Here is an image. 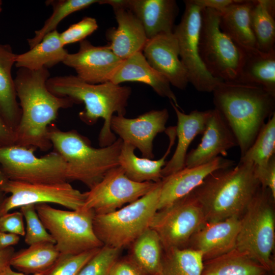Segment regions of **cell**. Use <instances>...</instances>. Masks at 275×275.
Returning a JSON list of instances; mask_svg holds the SVG:
<instances>
[{
  "instance_id": "cell-1",
  "label": "cell",
  "mask_w": 275,
  "mask_h": 275,
  "mask_svg": "<svg viewBox=\"0 0 275 275\" xmlns=\"http://www.w3.org/2000/svg\"><path fill=\"white\" fill-rule=\"evenodd\" d=\"M50 77L47 68L31 70L19 68L14 79L21 115L15 131V144L42 151L52 145L48 138L49 126L61 108L71 107L74 101L69 97H58L47 89Z\"/></svg>"
},
{
  "instance_id": "cell-2",
  "label": "cell",
  "mask_w": 275,
  "mask_h": 275,
  "mask_svg": "<svg viewBox=\"0 0 275 275\" xmlns=\"http://www.w3.org/2000/svg\"><path fill=\"white\" fill-rule=\"evenodd\" d=\"M212 93L214 108L234 133L241 157L255 140L266 120L275 113V96L260 86L236 81H222Z\"/></svg>"
},
{
  "instance_id": "cell-3",
  "label": "cell",
  "mask_w": 275,
  "mask_h": 275,
  "mask_svg": "<svg viewBox=\"0 0 275 275\" xmlns=\"http://www.w3.org/2000/svg\"><path fill=\"white\" fill-rule=\"evenodd\" d=\"M46 86L56 96L69 97L75 103H84L85 109L79 112V118L87 125L94 124L99 118L103 119L98 138L101 147L108 146L117 140L111 130V120L115 113L118 116L126 114L130 87L111 81L89 84L73 75L49 77Z\"/></svg>"
},
{
  "instance_id": "cell-4",
  "label": "cell",
  "mask_w": 275,
  "mask_h": 275,
  "mask_svg": "<svg viewBox=\"0 0 275 275\" xmlns=\"http://www.w3.org/2000/svg\"><path fill=\"white\" fill-rule=\"evenodd\" d=\"M254 169L252 162H239L235 167L217 170L190 193L206 222L241 217L260 186Z\"/></svg>"
},
{
  "instance_id": "cell-5",
  "label": "cell",
  "mask_w": 275,
  "mask_h": 275,
  "mask_svg": "<svg viewBox=\"0 0 275 275\" xmlns=\"http://www.w3.org/2000/svg\"><path fill=\"white\" fill-rule=\"evenodd\" d=\"M48 138L66 163L68 181H80L90 189L119 166L123 144L120 138L108 146L96 148L77 131H62L53 124L48 127Z\"/></svg>"
},
{
  "instance_id": "cell-6",
  "label": "cell",
  "mask_w": 275,
  "mask_h": 275,
  "mask_svg": "<svg viewBox=\"0 0 275 275\" xmlns=\"http://www.w3.org/2000/svg\"><path fill=\"white\" fill-rule=\"evenodd\" d=\"M274 198L261 186L240 217L236 249L274 272L272 253L275 243Z\"/></svg>"
},
{
  "instance_id": "cell-7",
  "label": "cell",
  "mask_w": 275,
  "mask_h": 275,
  "mask_svg": "<svg viewBox=\"0 0 275 275\" xmlns=\"http://www.w3.org/2000/svg\"><path fill=\"white\" fill-rule=\"evenodd\" d=\"M161 184V180L144 196L115 211L94 215V231L103 245L122 250L150 228L157 211Z\"/></svg>"
},
{
  "instance_id": "cell-8",
  "label": "cell",
  "mask_w": 275,
  "mask_h": 275,
  "mask_svg": "<svg viewBox=\"0 0 275 275\" xmlns=\"http://www.w3.org/2000/svg\"><path fill=\"white\" fill-rule=\"evenodd\" d=\"M219 15L214 10L202 9L200 57L213 77L222 81H236L244 60V51L221 31Z\"/></svg>"
},
{
  "instance_id": "cell-9",
  "label": "cell",
  "mask_w": 275,
  "mask_h": 275,
  "mask_svg": "<svg viewBox=\"0 0 275 275\" xmlns=\"http://www.w3.org/2000/svg\"><path fill=\"white\" fill-rule=\"evenodd\" d=\"M35 209L60 254L76 255L103 245L94 231L92 210H64L46 203L36 204Z\"/></svg>"
},
{
  "instance_id": "cell-10",
  "label": "cell",
  "mask_w": 275,
  "mask_h": 275,
  "mask_svg": "<svg viewBox=\"0 0 275 275\" xmlns=\"http://www.w3.org/2000/svg\"><path fill=\"white\" fill-rule=\"evenodd\" d=\"M36 149L17 145L0 147V166L9 180L30 183L68 182L67 165L53 151L38 157Z\"/></svg>"
},
{
  "instance_id": "cell-11",
  "label": "cell",
  "mask_w": 275,
  "mask_h": 275,
  "mask_svg": "<svg viewBox=\"0 0 275 275\" xmlns=\"http://www.w3.org/2000/svg\"><path fill=\"white\" fill-rule=\"evenodd\" d=\"M206 222L202 209L189 194L157 210L150 228L159 236L163 250L187 248L193 235Z\"/></svg>"
},
{
  "instance_id": "cell-12",
  "label": "cell",
  "mask_w": 275,
  "mask_h": 275,
  "mask_svg": "<svg viewBox=\"0 0 275 275\" xmlns=\"http://www.w3.org/2000/svg\"><path fill=\"white\" fill-rule=\"evenodd\" d=\"M184 2V13L173 30L178 44L180 59L186 70L189 82L199 92H212L222 81L210 75L200 57L199 41L202 9L194 0Z\"/></svg>"
},
{
  "instance_id": "cell-13",
  "label": "cell",
  "mask_w": 275,
  "mask_h": 275,
  "mask_svg": "<svg viewBox=\"0 0 275 275\" xmlns=\"http://www.w3.org/2000/svg\"><path fill=\"white\" fill-rule=\"evenodd\" d=\"M2 190L10 196L0 204V216L28 204L53 203L71 210L81 209L86 193L74 188L68 182L59 183H30L7 179Z\"/></svg>"
},
{
  "instance_id": "cell-14",
  "label": "cell",
  "mask_w": 275,
  "mask_h": 275,
  "mask_svg": "<svg viewBox=\"0 0 275 275\" xmlns=\"http://www.w3.org/2000/svg\"><path fill=\"white\" fill-rule=\"evenodd\" d=\"M157 182H138L130 179L119 166L108 172L103 178L86 193L81 208L95 214L115 211L147 194Z\"/></svg>"
},
{
  "instance_id": "cell-15",
  "label": "cell",
  "mask_w": 275,
  "mask_h": 275,
  "mask_svg": "<svg viewBox=\"0 0 275 275\" xmlns=\"http://www.w3.org/2000/svg\"><path fill=\"white\" fill-rule=\"evenodd\" d=\"M169 117L167 108L152 110L132 119L114 115L111 128L123 142L138 148L144 157L152 159L154 156V139L157 134L165 131Z\"/></svg>"
},
{
  "instance_id": "cell-16",
  "label": "cell",
  "mask_w": 275,
  "mask_h": 275,
  "mask_svg": "<svg viewBox=\"0 0 275 275\" xmlns=\"http://www.w3.org/2000/svg\"><path fill=\"white\" fill-rule=\"evenodd\" d=\"M123 61L107 45L97 46L84 40L78 51L68 53L63 63L74 69L83 81L99 84L110 81Z\"/></svg>"
},
{
  "instance_id": "cell-17",
  "label": "cell",
  "mask_w": 275,
  "mask_h": 275,
  "mask_svg": "<svg viewBox=\"0 0 275 275\" xmlns=\"http://www.w3.org/2000/svg\"><path fill=\"white\" fill-rule=\"evenodd\" d=\"M142 51L149 64L164 75L171 85L181 90L186 89L189 83L187 73L180 60L173 32L148 39Z\"/></svg>"
},
{
  "instance_id": "cell-18",
  "label": "cell",
  "mask_w": 275,
  "mask_h": 275,
  "mask_svg": "<svg viewBox=\"0 0 275 275\" xmlns=\"http://www.w3.org/2000/svg\"><path fill=\"white\" fill-rule=\"evenodd\" d=\"M201 142L187 154L185 167L207 163L219 155L226 156L229 149L238 146L237 139L222 115L210 109Z\"/></svg>"
},
{
  "instance_id": "cell-19",
  "label": "cell",
  "mask_w": 275,
  "mask_h": 275,
  "mask_svg": "<svg viewBox=\"0 0 275 275\" xmlns=\"http://www.w3.org/2000/svg\"><path fill=\"white\" fill-rule=\"evenodd\" d=\"M234 161L218 156L197 166L183 169L161 180L157 210L166 208L190 194L213 172L231 167Z\"/></svg>"
},
{
  "instance_id": "cell-20",
  "label": "cell",
  "mask_w": 275,
  "mask_h": 275,
  "mask_svg": "<svg viewBox=\"0 0 275 275\" xmlns=\"http://www.w3.org/2000/svg\"><path fill=\"white\" fill-rule=\"evenodd\" d=\"M240 217L233 216L217 222H206L191 237L187 248L200 252L203 261L236 249Z\"/></svg>"
},
{
  "instance_id": "cell-21",
  "label": "cell",
  "mask_w": 275,
  "mask_h": 275,
  "mask_svg": "<svg viewBox=\"0 0 275 275\" xmlns=\"http://www.w3.org/2000/svg\"><path fill=\"white\" fill-rule=\"evenodd\" d=\"M113 10L118 26L106 32V38L109 41L107 46L124 60L142 51L148 39L142 24L130 10L124 7Z\"/></svg>"
},
{
  "instance_id": "cell-22",
  "label": "cell",
  "mask_w": 275,
  "mask_h": 275,
  "mask_svg": "<svg viewBox=\"0 0 275 275\" xmlns=\"http://www.w3.org/2000/svg\"><path fill=\"white\" fill-rule=\"evenodd\" d=\"M130 10L142 24L147 38L173 32L178 7L174 0H128Z\"/></svg>"
},
{
  "instance_id": "cell-23",
  "label": "cell",
  "mask_w": 275,
  "mask_h": 275,
  "mask_svg": "<svg viewBox=\"0 0 275 275\" xmlns=\"http://www.w3.org/2000/svg\"><path fill=\"white\" fill-rule=\"evenodd\" d=\"M170 103L177 118L175 127L178 140L173 156L162 169L163 178L185 167L188 147L198 135L203 134L210 113V109L205 111L196 109L186 114L175 106L173 102L170 101Z\"/></svg>"
},
{
  "instance_id": "cell-24",
  "label": "cell",
  "mask_w": 275,
  "mask_h": 275,
  "mask_svg": "<svg viewBox=\"0 0 275 275\" xmlns=\"http://www.w3.org/2000/svg\"><path fill=\"white\" fill-rule=\"evenodd\" d=\"M110 81L116 85L126 81L144 83L150 86L159 96L168 98L179 107L170 82L149 64L142 51L137 52L124 60Z\"/></svg>"
},
{
  "instance_id": "cell-25",
  "label": "cell",
  "mask_w": 275,
  "mask_h": 275,
  "mask_svg": "<svg viewBox=\"0 0 275 275\" xmlns=\"http://www.w3.org/2000/svg\"><path fill=\"white\" fill-rule=\"evenodd\" d=\"M164 132L169 140V145L164 155L157 160L136 156V148L128 143L123 142L119 156V166L128 178L138 182H158L162 180V169L167 163L166 159L176 139L175 126L167 128Z\"/></svg>"
},
{
  "instance_id": "cell-26",
  "label": "cell",
  "mask_w": 275,
  "mask_h": 275,
  "mask_svg": "<svg viewBox=\"0 0 275 275\" xmlns=\"http://www.w3.org/2000/svg\"><path fill=\"white\" fill-rule=\"evenodd\" d=\"M254 1L238 0L219 15V28L242 49L256 48L251 28L250 12Z\"/></svg>"
},
{
  "instance_id": "cell-27",
  "label": "cell",
  "mask_w": 275,
  "mask_h": 275,
  "mask_svg": "<svg viewBox=\"0 0 275 275\" xmlns=\"http://www.w3.org/2000/svg\"><path fill=\"white\" fill-rule=\"evenodd\" d=\"M16 56L10 45L0 43V112L14 131L21 115L11 73Z\"/></svg>"
},
{
  "instance_id": "cell-28",
  "label": "cell",
  "mask_w": 275,
  "mask_h": 275,
  "mask_svg": "<svg viewBox=\"0 0 275 275\" xmlns=\"http://www.w3.org/2000/svg\"><path fill=\"white\" fill-rule=\"evenodd\" d=\"M243 49L244 60L236 82L260 86L275 96V50Z\"/></svg>"
},
{
  "instance_id": "cell-29",
  "label": "cell",
  "mask_w": 275,
  "mask_h": 275,
  "mask_svg": "<svg viewBox=\"0 0 275 275\" xmlns=\"http://www.w3.org/2000/svg\"><path fill=\"white\" fill-rule=\"evenodd\" d=\"M68 53L61 42L60 33L56 30L46 34L29 51L16 54L15 65L18 68L31 70L48 69L63 63Z\"/></svg>"
},
{
  "instance_id": "cell-30",
  "label": "cell",
  "mask_w": 275,
  "mask_h": 275,
  "mask_svg": "<svg viewBox=\"0 0 275 275\" xmlns=\"http://www.w3.org/2000/svg\"><path fill=\"white\" fill-rule=\"evenodd\" d=\"M269 273L263 266L235 249L204 261L201 275H267Z\"/></svg>"
},
{
  "instance_id": "cell-31",
  "label": "cell",
  "mask_w": 275,
  "mask_h": 275,
  "mask_svg": "<svg viewBox=\"0 0 275 275\" xmlns=\"http://www.w3.org/2000/svg\"><path fill=\"white\" fill-rule=\"evenodd\" d=\"M60 255L54 243H37L14 253L10 265L25 274L40 273L50 269Z\"/></svg>"
},
{
  "instance_id": "cell-32",
  "label": "cell",
  "mask_w": 275,
  "mask_h": 275,
  "mask_svg": "<svg viewBox=\"0 0 275 275\" xmlns=\"http://www.w3.org/2000/svg\"><path fill=\"white\" fill-rule=\"evenodd\" d=\"M129 257L146 275H159L163 248L157 234L150 228L130 245Z\"/></svg>"
},
{
  "instance_id": "cell-33",
  "label": "cell",
  "mask_w": 275,
  "mask_h": 275,
  "mask_svg": "<svg viewBox=\"0 0 275 275\" xmlns=\"http://www.w3.org/2000/svg\"><path fill=\"white\" fill-rule=\"evenodd\" d=\"M275 1H254L250 12L251 28L257 48L264 52L275 50Z\"/></svg>"
},
{
  "instance_id": "cell-34",
  "label": "cell",
  "mask_w": 275,
  "mask_h": 275,
  "mask_svg": "<svg viewBox=\"0 0 275 275\" xmlns=\"http://www.w3.org/2000/svg\"><path fill=\"white\" fill-rule=\"evenodd\" d=\"M203 259L200 252L188 248L163 250L159 275H201Z\"/></svg>"
},
{
  "instance_id": "cell-35",
  "label": "cell",
  "mask_w": 275,
  "mask_h": 275,
  "mask_svg": "<svg viewBox=\"0 0 275 275\" xmlns=\"http://www.w3.org/2000/svg\"><path fill=\"white\" fill-rule=\"evenodd\" d=\"M99 0H49L45 2L46 6H51L53 12L46 19L42 27L35 31V36L28 39L30 48L39 43L47 34L57 30L60 22L72 13L88 8Z\"/></svg>"
},
{
  "instance_id": "cell-36",
  "label": "cell",
  "mask_w": 275,
  "mask_h": 275,
  "mask_svg": "<svg viewBox=\"0 0 275 275\" xmlns=\"http://www.w3.org/2000/svg\"><path fill=\"white\" fill-rule=\"evenodd\" d=\"M275 113L268 119L255 140L239 162H250L254 166L267 163L275 155Z\"/></svg>"
},
{
  "instance_id": "cell-37",
  "label": "cell",
  "mask_w": 275,
  "mask_h": 275,
  "mask_svg": "<svg viewBox=\"0 0 275 275\" xmlns=\"http://www.w3.org/2000/svg\"><path fill=\"white\" fill-rule=\"evenodd\" d=\"M26 223L24 241L29 245L43 242L55 244V241L45 228L35 209V204L20 207Z\"/></svg>"
},
{
  "instance_id": "cell-38",
  "label": "cell",
  "mask_w": 275,
  "mask_h": 275,
  "mask_svg": "<svg viewBox=\"0 0 275 275\" xmlns=\"http://www.w3.org/2000/svg\"><path fill=\"white\" fill-rule=\"evenodd\" d=\"M121 249L103 245L90 259L77 275H108L119 259Z\"/></svg>"
},
{
  "instance_id": "cell-39",
  "label": "cell",
  "mask_w": 275,
  "mask_h": 275,
  "mask_svg": "<svg viewBox=\"0 0 275 275\" xmlns=\"http://www.w3.org/2000/svg\"><path fill=\"white\" fill-rule=\"evenodd\" d=\"M100 248L92 249L76 255L60 254L45 275H77Z\"/></svg>"
},
{
  "instance_id": "cell-40",
  "label": "cell",
  "mask_w": 275,
  "mask_h": 275,
  "mask_svg": "<svg viewBox=\"0 0 275 275\" xmlns=\"http://www.w3.org/2000/svg\"><path fill=\"white\" fill-rule=\"evenodd\" d=\"M98 27L94 18L84 17L80 21L71 25L67 30L60 33V39L62 45L80 42L95 32Z\"/></svg>"
},
{
  "instance_id": "cell-41",
  "label": "cell",
  "mask_w": 275,
  "mask_h": 275,
  "mask_svg": "<svg viewBox=\"0 0 275 275\" xmlns=\"http://www.w3.org/2000/svg\"><path fill=\"white\" fill-rule=\"evenodd\" d=\"M254 171L260 186L268 188L275 198V155L265 164L254 166Z\"/></svg>"
},
{
  "instance_id": "cell-42",
  "label": "cell",
  "mask_w": 275,
  "mask_h": 275,
  "mask_svg": "<svg viewBox=\"0 0 275 275\" xmlns=\"http://www.w3.org/2000/svg\"><path fill=\"white\" fill-rule=\"evenodd\" d=\"M23 219L20 211L8 212L0 216V231L24 236L25 229Z\"/></svg>"
},
{
  "instance_id": "cell-43",
  "label": "cell",
  "mask_w": 275,
  "mask_h": 275,
  "mask_svg": "<svg viewBox=\"0 0 275 275\" xmlns=\"http://www.w3.org/2000/svg\"><path fill=\"white\" fill-rule=\"evenodd\" d=\"M108 275H146L134 261L128 257L119 259Z\"/></svg>"
},
{
  "instance_id": "cell-44",
  "label": "cell",
  "mask_w": 275,
  "mask_h": 275,
  "mask_svg": "<svg viewBox=\"0 0 275 275\" xmlns=\"http://www.w3.org/2000/svg\"><path fill=\"white\" fill-rule=\"evenodd\" d=\"M15 131L8 125L0 112V147L15 144Z\"/></svg>"
},
{
  "instance_id": "cell-45",
  "label": "cell",
  "mask_w": 275,
  "mask_h": 275,
  "mask_svg": "<svg viewBox=\"0 0 275 275\" xmlns=\"http://www.w3.org/2000/svg\"><path fill=\"white\" fill-rule=\"evenodd\" d=\"M238 0H194V3L202 9L209 8L222 13L227 8Z\"/></svg>"
},
{
  "instance_id": "cell-46",
  "label": "cell",
  "mask_w": 275,
  "mask_h": 275,
  "mask_svg": "<svg viewBox=\"0 0 275 275\" xmlns=\"http://www.w3.org/2000/svg\"><path fill=\"white\" fill-rule=\"evenodd\" d=\"M20 240L16 234L0 231V249H5L16 245Z\"/></svg>"
},
{
  "instance_id": "cell-47",
  "label": "cell",
  "mask_w": 275,
  "mask_h": 275,
  "mask_svg": "<svg viewBox=\"0 0 275 275\" xmlns=\"http://www.w3.org/2000/svg\"><path fill=\"white\" fill-rule=\"evenodd\" d=\"M12 247L5 249H0V273L7 266L10 265V260L14 254Z\"/></svg>"
},
{
  "instance_id": "cell-48",
  "label": "cell",
  "mask_w": 275,
  "mask_h": 275,
  "mask_svg": "<svg viewBox=\"0 0 275 275\" xmlns=\"http://www.w3.org/2000/svg\"><path fill=\"white\" fill-rule=\"evenodd\" d=\"M47 271L43 272H41L40 273H37V274H34L32 275H45ZM0 275H26V274L21 272L15 271L12 269V267L10 266H8L7 267H6L0 273Z\"/></svg>"
},
{
  "instance_id": "cell-49",
  "label": "cell",
  "mask_w": 275,
  "mask_h": 275,
  "mask_svg": "<svg viewBox=\"0 0 275 275\" xmlns=\"http://www.w3.org/2000/svg\"><path fill=\"white\" fill-rule=\"evenodd\" d=\"M7 179L0 166V204L5 199L4 196L5 194L2 190V187Z\"/></svg>"
},
{
  "instance_id": "cell-50",
  "label": "cell",
  "mask_w": 275,
  "mask_h": 275,
  "mask_svg": "<svg viewBox=\"0 0 275 275\" xmlns=\"http://www.w3.org/2000/svg\"><path fill=\"white\" fill-rule=\"evenodd\" d=\"M2 1L0 0V13L2 11Z\"/></svg>"
},
{
  "instance_id": "cell-51",
  "label": "cell",
  "mask_w": 275,
  "mask_h": 275,
  "mask_svg": "<svg viewBox=\"0 0 275 275\" xmlns=\"http://www.w3.org/2000/svg\"><path fill=\"white\" fill-rule=\"evenodd\" d=\"M273 274H274V273L270 272L267 275H273Z\"/></svg>"
}]
</instances>
